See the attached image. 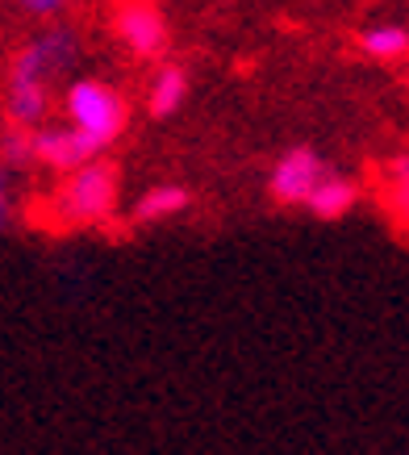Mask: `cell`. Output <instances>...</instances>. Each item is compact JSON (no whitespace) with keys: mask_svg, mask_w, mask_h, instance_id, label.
<instances>
[{"mask_svg":"<svg viewBox=\"0 0 409 455\" xmlns=\"http://www.w3.org/2000/svg\"><path fill=\"white\" fill-rule=\"evenodd\" d=\"M117 205H122V172L105 155H96L88 164L63 172L59 188L46 201V221L55 230H92L105 226Z\"/></svg>","mask_w":409,"mask_h":455,"instance_id":"6da1fadb","label":"cell"},{"mask_svg":"<svg viewBox=\"0 0 409 455\" xmlns=\"http://www.w3.org/2000/svg\"><path fill=\"white\" fill-rule=\"evenodd\" d=\"M59 105H63V122L76 125L80 134H88L100 151H109L130 125V100L113 84L96 80V76H76L63 88Z\"/></svg>","mask_w":409,"mask_h":455,"instance_id":"7a4b0ae2","label":"cell"},{"mask_svg":"<svg viewBox=\"0 0 409 455\" xmlns=\"http://www.w3.org/2000/svg\"><path fill=\"white\" fill-rule=\"evenodd\" d=\"M80 59V34L68 26H46L42 34L17 51L9 59V84H38V88H51L55 92V80H63Z\"/></svg>","mask_w":409,"mask_h":455,"instance_id":"3957f363","label":"cell"},{"mask_svg":"<svg viewBox=\"0 0 409 455\" xmlns=\"http://www.w3.org/2000/svg\"><path fill=\"white\" fill-rule=\"evenodd\" d=\"M113 38L122 42V51L130 59H164L172 46V29L167 17L155 0H117L113 4Z\"/></svg>","mask_w":409,"mask_h":455,"instance_id":"277c9868","label":"cell"},{"mask_svg":"<svg viewBox=\"0 0 409 455\" xmlns=\"http://www.w3.org/2000/svg\"><path fill=\"white\" fill-rule=\"evenodd\" d=\"M29 151H34V164H42L46 172H55V176L88 164L96 155H105L88 134H80V130L68 122L63 125H51V122L34 125V130H29Z\"/></svg>","mask_w":409,"mask_h":455,"instance_id":"5b68a950","label":"cell"},{"mask_svg":"<svg viewBox=\"0 0 409 455\" xmlns=\"http://www.w3.org/2000/svg\"><path fill=\"white\" fill-rule=\"evenodd\" d=\"M322 172H326V164H322V155L314 147H288L272 164L268 193H272L276 205H305V196H309V188H314V180Z\"/></svg>","mask_w":409,"mask_h":455,"instance_id":"8992f818","label":"cell"},{"mask_svg":"<svg viewBox=\"0 0 409 455\" xmlns=\"http://www.w3.org/2000/svg\"><path fill=\"white\" fill-rule=\"evenodd\" d=\"M355 205H359V180H351L347 172H330V167L314 180V188L305 196V209L317 221H339L355 213Z\"/></svg>","mask_w":409,"mask_h":455,"instance_id":"52a82bcc","label":"cell"},{"mask_svg":"<svg viewBox=\"0 0 409 455\" xmlns=\"http://www.w3.org/2000/svg\"><path fill=\"white\" fill-rule=\"evenodd\" d=\"M188 209H192V193L176 180H167V184H150L147 193L138 196L130 221L134 226H159V221H172L180 213H188Z\"/></svg>","mask_w":409,"mask_h":455,"instance_id":"ba28073f","label":"cell"},{"mask_svg":"<svg viewBox=\"0 0 409 455\" xmlns=\"http://www.w3.org/2000/svg\"><path fill=\"white\" fill-rule=\"evenodd\" d=\"M184 105H188V71L176 68V63H164L147 84V113L155 122H167Z\"/></svg>","mask_w":409,"mask_h":455,"instance_id":"9c48e42d","label":"cell"},{"mask_svg":"<svg viewBox=\"0 0 409 455\" xmlns=\"http://www.w3.org/2000/svg\"><path fill=\"white\" fill-rule=\"evenodd\" d=\"M355 42L376 63H397V59L409 55V26H401V21H372V26L359 29Z\"/></svg>","mask_w":409,"mask_h":455,"instance_id":"30bf717a","label":"cell"},{"mask_svg":"<svg viewBox=\"0 0 409 455\" xmlns=\"http://www.w3.org/2000/svg\"><path fill=\"white\" fill-rule=\"evenodd\" d=\"M384 209L401 230H409V159H393L384 167Z\"/></svg>","mask_w":409,"mask_h":455,"instance_id":"8fae6325","label":"cell"},{"mask_svg":"<svg viewBox=\"0 0 409 455\" xmlns=\"http://www.w3.org/2000/svg\"><path fill=\"white\" fill-rule=\"evenodd\" d=\"M0 164L9 167V172H26V167H34L29 130H21V125H9V130H4V139H0Z\"/></svg>","mask_w":409,"mask_h":455,"instance_id":"7c38bea8","label":"cell"},{"mask_svg":"<svg viewBox=\"0 0 409 455\" xmlns=\"http://www.w3.org/2000/svg\"><path fill=\"white\" fill-rule=\"evenodd\" d=\"M17 221V193H13V172L0 164V235L13 230Z\"/></svg>","mask_w":409,"mask_h":455,"instance_id":"4fadbf2b","label":"cell"},{"mask_svg":"<svg viewBox=\"0 0 409 455\" xmlns=\"http://www.w3.org/2000/svg\"><path fill=\"white\" fill-rule=\"evenodd\" d=\"M76 0H17V9L29 17H38V21H55L59 13H68Z\"/></svg>","mask_w":409,"mask_h":455,"instance_id":"5bb4252c","label":"cell"}]
</instances>
